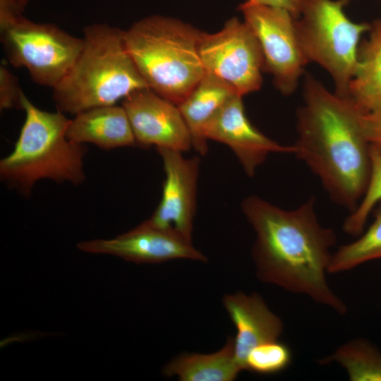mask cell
<instances>
[{"instance_id":"cell-19","label":"cell","mask_w":381,"mask_h":381,"mask_svg":"<svg viewBox=\"0 0 381 381\" xmlns=\"http://www.w3.org/2000/svg\"><path fill=\"white\" fill-rule=\"evenodd\" d=\"M332 362L345 369L351 381H381V352L365 339L351 340L319 361Z\"/></svg>"},{"instance_id":"cell-10","label":"cell","mask_w":381,"mask_h":381,"mask_svg":"<svg viewBox=\"0 0 381 381\" xmlns=\"http://www.w3.org/2000/svg\"><path fill=\"white\" fill-rule=\"evenodd\" d=\"M156 149L162 159L165 180L161 200L147 220L192 243L200 160L197 156L186 158L179 150Z\"/></svg>"},{"instance_id":"cell-11","label":"cell","mask_w":381,"mask_h":381,"mask_svg":"<svg viewBox=\"0 0 381 381\" xmlns=\"http://www.w3.org/2000/svg\"><path fill=\"white\" fill-rule=\"evenodd\" d=\"M77 248L86 253L112 255L138 264L176 259L207 261L191 243L152 224L147 219L115 238L81 241Z\"/></svg>"},{"instance_id":"cell-26","label":"cell","mask_w":381,"mask_h":381,"mask_svg":"<svg viewBox=\"0 0 381 381\" xmlns=\"http://www.w3.org/2000/svg\"><path fill=\"white\" fill-rule=\"evenodd\" d=\"M22 11H24L25 7L31 0H12Z\"/></svg>"},{"instance_id":"cell-18","label":"cell","mask_w":381,"mask_h":381,"mask_svg":"<svg viewBox=\"0 0 381 381\" xmlns=\"http://www.w3.org/2000/svg\"><path fill=\"white\" fill-rule=\"evenodd\" d=\"M234 357V339L229 336L224 346L212 353H183L163 368L166 377L181 381H232L241 373Z\"/></svg>"},{"instance_id":"cell-16","label":"cell","mask_w":381,"mask_h":381,"mask_svg":"<svg viewBox=\"0 0 381 381\" xmlns=\"http://www.w3.org/2000/svg\"><path fill=\"white\" fill-rule=\"evenodd\" d=\"M235 94L228 83L205 72L195 88L178 105L190 133L192 147L200 155H205L208 152V140L205 135L206 125L222 104Z\"/></svg>"},{"instance_id":"cell-24","label":"cell","mask_w":381,"mask_h":381,"mask_svg":"<svg viewBox=\"0 0 381 381\" xmlns=\"http://www.w3.org/2000/svg\"><path fill=\"white\" fill-rule=\"evenodd\" d=\"M361 124L369 144L381 154V107L362 114Z\"/></svg>"},{"instance_id":"cell-7","label":"cell","mask_w":381,"mask_h":381,"mask_svg":"<svg viewBox=\"0 0 381 381\" xmlns=\"http://www.w3.org/2000/svg\"><path fill=\"white\" fill-rule=\"evenodd\" d=\"M12 0H0V40L12 66L27 69L32 80L54 88L78 57L83 38L56 25L23 16Z\"/></svg>"},{"instance_id":"cell-4","label":"cell","mask_w":381,"mask_h":381,"mask_svg":"<svg viewBox=\"0 0 381 381\" xmlns=\"http://www.w3.org/2000/svg\"><path fill=\"white\" fill-rule=\"evenodd\" d=\"M202 34L179 19L151 15L124 30V39L149 88L178 106L205 73L199 55Z\"/></svg>"},{"instance_id":"cell-9","label":"cell","mask_w":381,"mask_h":381,"mask_svg":"<svg viewBox=\"0 0 381 381\" xmlns=\"http://www.w3.org/2000/svg\"><path fill=\"white\" fill-rule=\"evenodd\" d=\"M238 9L260 44L263 71L272 75L282 95L292 94L308 63L298 42L294 18L283 8L265 5H239Z\"/></svg>"},{"instance_id":"cell-5","label":"cell","mask_w":381,"mask_h":381,"mask_svg":"<svg viewBox=\"0 0 381 381\" xmlns=\"http://www.w3.org/2000/svg\"><path fill=\"white\" fill-rule=\"evenodd\" d=\"M25 122L13 151L0 161L1 181L29 196L41 179L80 185L85 180L83 144L68 139L64 113L35 107L23 93Z\"/></svg>"},{"instance_id":"cell-25","label":"cell","mask_w":381,"mask_h":381,"mask_svg":"<svg viewBox=\"0 0 381 381\" xmlns=\"http://www.w3.org/2000/svg\"><path fill=\"white\" fill-rule=\"evenodd\" d=\"M303 0H246L240 5H265L283 8L288 11L294 20L300 15Z\"/></svg>"},{"instance_id":"cell-23","label":"cell","mask_w":381,"mask_h":381,"mask_svg":"<svg viewBox=\"0 0 381 381\" xmlns=\"http://www.w3.org/2000/svg\"><path fill=\"white\" fill-rule=\"evenodd\" d=\"M22 91L18 78L5 66H0V109L23 110Z\"/></svg>"},{"instance_id":"cell-3","label":"cell","mask_w":381,"mask_h":381,"mask_svg":"<svg viewBox=\"0 0 381 381\" xmlns=\"http://www.w3.org/2000/svg\"><path fill=\"white\" fill-rule=\"evenodd\" d=\"M75 63L54 87L57 109L76 115L114 105L133 92L149 88L126 48L124 30L106 23L87 25Z\"/></svg>"},{"instance_id":"cell-22","label":"cell","mask_w":381,"mask_h":381,"mask_svg":"<svg viewBox=\"0 0 381 381\" xmlns=\"http://www.w3.org/2000/svg\"><path fill=\"white\" fill-rule=\"evenodd\" d=\"M292 353L289 347L278 340L262 343L248 353L246 370L261 375L282 372L291 363Z\"/></svg>"},{"instance_id":"cell-21","label":"cell","mask_w":381,"mask_h":381,"mask_svg":"<svg viewBox=\"0 0 381 381\" xmlns=\"http://www.w3.org/2000/svg\"><path fill=\"white\" fill-rule=\"evenodd\" d=\"M381 201V154L370 145V173L365 191L356 208L343 223V231L353 236L363 232L369 214Z\"/></svg>"},{"instance_id":"cell-15","label":"cell","mask_w":381,"mask_h":381,"mask_svg":"<svg viewBox=\"0 0 381 381\" xmlns=\"http://www.w3.org/2000/svg\"><path fill=\"white\" fill-rule=\"evenodd\" d=\"M66 136L78 143H92L103 150L138 145L125 109L114 105L80 112L70 120Z\"/></svg>"},{"instance_id":"cell-6","label":"cell","mask_w":381,"mask_h":381,"mask_svg":"<svg viewBox=\"0 0 381 381\" xmlns=\"http://www.w3.org/2000/svg\"><path fill=\"white\" fill-rule=\"evenodd\" d=\"M351 0H303L294 20L301 48L308 61L315 62L332 76L335 93L346 97L358 67L361 37L370 23H354L344 11Z\"/></svg>"},{"instance_id":"cell-27","label":"cell","mask_w":381,"mask_h":381,"mask_svg":"<svg viewBox=\"0 0 381 381\" xmlns=\"http://www.w3.org/2000/svg\"><path fill=\"white\" fill-rule=\"evenodd\" d=\"M381 1V0H380Z\"/></svg>"},{"instance_id":"cell-20","label":"cell","mask_w":381,"mask_h":381,"mask_svg":"<svg viewBox=\"0 0 381 381\" xmlns=\"http://www.w3.org/2000/svg\"><path fill=\"white\" fill-rule=\"evenodd\" d=\"M374 215L373 222L358 238L339 247L332 254L328 273L345 272L364 262L381 258V201Z\"/></svg>"},{"instance_id":"cell-12","label":"cell","mask_w":381,"mask_h":381,"mask_svg":"<svg viewBox=\"0 0 381 381\" xmlns=\"http://www.w3.org/2000/svg\"><path fill=\"white\" fill-rule=\"evenodd\" d=\"M138 145L186 152L192 147L179 107L150 88L133 92L122 102Z\"/></svg>"},{"instance_id":"cell-17","label":"cell","mask_w":381,"mask_h":381,"mask_svg":"<svg viewBox=\"0 0 381 381\" xmlns=\"http://www.w3.org/2000/svg\"><path fill=\"white\" fill-rule=\"evenodd\" d=\"M368 32L359 46L358 67L346 96L362 114L381 107V19L370 23Z\"/></svg>"},{"instance_id":"cell-2","label":"cell","mask_w":381,"mask_h":381,"mask_svg":"<svg viewBox=\"0 0 381 381\" xmlns=\"http://www.w3.org/2000/svg\"><path fill=\"white\" fill-rule=\"evenodd\" d=\"M361 114L348 98L306 75L294 155L320 179L330 199L349 213L362 198L370 173V145Z\"/></svg>"},{"instance_id":"cell-14","label":"cell","mask_w":381,"mask_h":381,"mask_svg":"<svg viewBox=\"0 0 381 381\" xmlns=\"http://www.w3.org/2000/svg\"><path fill=\"white\" fill-rule=\"evenodd\" d=\"M222 301L236 328L234 338L236 363L241 371L246 370V360L250 351L262 343L278 340L283 332V322L258 293L247 295L238 291L225 294Z\"/></svg>"},{"instance_id":"cell-1","label":"cell","mask_w":381,"mask_h":381,"mask_svg":"<svg viewBox=\"0 0 381 381\" xmlns=\"http://www.w3.org/2000/svg\"><path fill=\"white\" fill-rule=\"evenodd\" d=\"M315 204L312 197L286 210L258 195L244 198L241 210L256 236L252 248L256 276L264 283L306 295L343 315L346 306L326 278L337 236L320 224Z\"/></svg>"},{"instance_id":"cell-13","label":"cell","mask_w":381,"mask_h":381,"mask_svg":"<svg viewBox=\"0 0 381 381\" xmlns=\"http://www.w3.org/2000/svg\"><path fill=\"white\" fill-rule=\"evenodd\" d=\"M205 135L229 147L249 177L270 153L294 154L296 150L294 145H281L257 129L245 113L242 96L237 94L217 110L206 125Z\"/></svg>"},{"instance_id":"cell-8","label":"cell","mask_w":381,"mask_h":381,"mask_svg":"<svg viewBox=\"0 0 381 381\" xmlns=\"http://www.w3.org/2000/svg\"><path fill=\"white\" fill-rule=\"evenodd\" d=\"M199 55L205 72L228 83L238 95L260 88L263 56L255 35L244 20L233 17L218 32H203Z\"/></svg>"}]
</instances>
